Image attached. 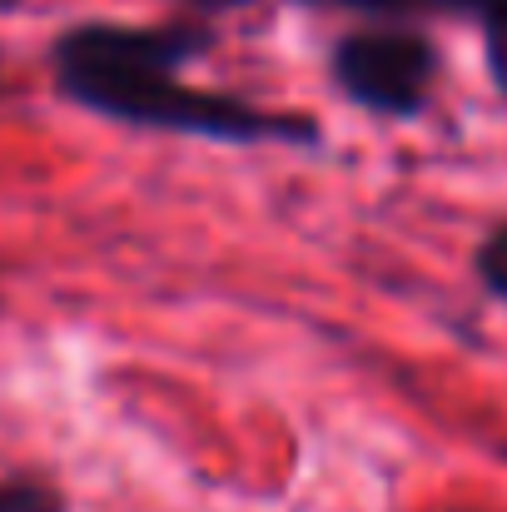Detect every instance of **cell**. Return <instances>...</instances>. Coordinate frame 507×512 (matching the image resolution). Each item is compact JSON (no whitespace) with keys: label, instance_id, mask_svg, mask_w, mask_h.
Masks as SVG:
<instances>
[{"label":"cell","instance_id":"cell-1","mask_svg":"<svg viewBox=\"0 0 507 512\" xmlns=\"http://www.w3.org/2000/svg\"><path fill=\"white\" fill-rule=\"evenodd\" d=\"M209 40L214 35L194 20H90L55 40L50 65L65 100L120 125L194 135L214 145H319V125L304 115H274L234 95L189 90L179 70L204 55Z\"/></svg>","mask_w":507,"mask_h":512},{"label":"cell","instance_id":"cell-2","mask_svg":"<svg viewBox=\"0 0 507 512\" xmlns=\"http://www.w3.org/2000/svg\"><path fill=\"white\" fill-rule=\"evenodd\" d=\"M433 70H438L433 45L408 30H363V35L338 40L334 50L338 90L353 105L373 115H393V120L418 115L428 105Z\"/></svg>","mask_w":507,"mask_h":512},{"label":"cell","instance_id":"cell-3","mask_svg":"<svg viewBox=\"0 0 507 512\" xmlns=\"http://www.w3.org/2000/svg\"><path fill=\"white\" fill-rule=\"evenodd\" d=\"M0 512H65V498L50 483L15 478V483H0Z\"/></svg>","mask_w":507,"mask_h":512},{"label":"cell","instance_id":"cell-4","mask_svg":"<svg viewBox=\"0 0 507 512\" xmlns=\"http://www.w3.org/2000/svg\"><path fill=\"white\" fill-rule=\"evenodd\" d=\"M478 274H483V284H488L493 294H503L507 299V224L483 244V254H478Z\"/></svg>","mask_w":507,"mask_h":512},{"label":"cell","instance_id":"cell-5","mask_svg":"<svg viewBox=\"0 0 507 512\" xmlns=\"http://www.w3.org/2000/svg\"><path fill=\"white\" fill-rule=\"evenodd\" d=\"M488 65H493L498 85L507 90V0L488 5Z\"/></svg>","mask_w":507,"mask_h":512},{"label":"cell","instance_id":"cell-6","mask_svg":"<svg viewBox=\"0 0 507 512\" xmlns=\"http://www.w3.org/2000/svg\"><path fill=\"white\" fill-rule=\"evenodd\" d=\"M334 5H363V10H398V5H498V0H334Z\"/></svg>","mask_w":507,"mask_h":512},{"label":"cell","instance_id":"cell-7","mask_svg":"<svg viewBox=\"0 0 507 512\" xmlns=\"http://www.w3.org/2000/svg\"><path fill=\"white\" fill-rule=\"evenodd\" d=\"M184 5H194V10H229V5H244V0H184Z\"/></svg>","mask_w":507,"mask_h":512}]
</instances>
